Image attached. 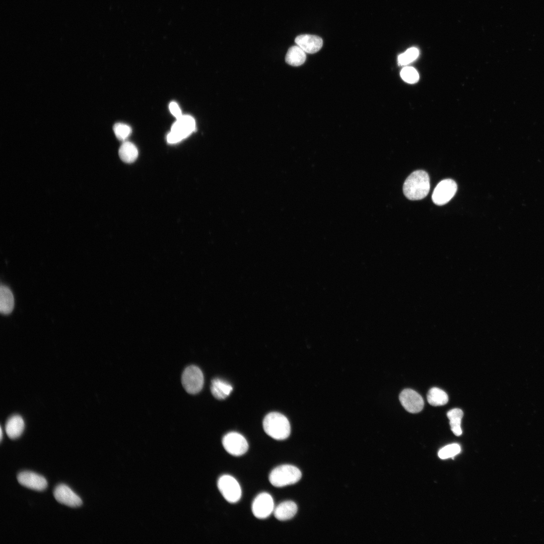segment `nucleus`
<instances>
[{
  "mask_svg": "<svg viewBox=\"0 0 544 544\" xmlns=\"http://www.w3.org/2000/svg\"><path fill=\"white\" fill-rule=\"evenodd\" d=\"M295 42L304 52L311 54L318 51L323 45V40L321 37L310 34L297 36L295 39Z\"/></svg>",
  "mask_w": 544,
  "mask_h": 544,
  "instance_id": "13",
  "label": "nucleus"
},
{
  "mask_svg": "<svg viewBox=\"0 0 544 544\" xmlns=\"http://www.w3.org/2000/svg\"><path fill=\"white\" fill-rule=\"evenodd\" d=\"M460 451L459 445L454 443L447 445L440 449L438 452V456L441 459H446L455 456Z\"/></svg>",
  "mask_w": 544,
  "mask_h": 544,
  "instance_id": "24",
  "label": "nucleus"
},
{
  "mask_svg": "<svg viewBox=\"0 0 544 544\" xmlns=\"http://www.w3.org/2000/svg\"><path fill=\"white\" fill-rule=\"evenodd\" d=\"M2 437H3L2 429V428H1V441H2Z\"/></svg>",
  "mask_w": 544,
  "mask_h": 544,
  "instance_id": "27",
  "label": "nucleus"
},
{
  "mask_svg": "<svg viewBox=\"0 0 544 544\" xmlns=\"http://www.w3.org/2000/svg\"><path fill=\"white\" fill-rule=\"evenodd\" d=\"M25 424L23 418L19 415L10 417L6 424V432L8 437L14 439L18 438L23 433Z\"/></svg>",
  "mask_w": 544,
  "mask_h": 544,
  "instance_id": "15",
  "label": "nucleus"
},
{
  "mask_svg": "<svg viewBox=\"0 0 544 544\" xmlns=\"http://www.w3.org/2000/svg\"><path fill=\"white\" fill-rule=\"evenodd\" d=\"M301 476V472L297 467L284 464L276 467L271 471L269 481L275 487H283L297 483Z\"/></svg>",
  "mask_w": 544,
  "mask_h": 544,
  "instance_id": "3",
  "label": "nucleus"
},
{
  "mask_svg": "<svg viewBox=\"0 0 544 544\" xmlns=\"http://www.w3.org/2000/svg\"><path fill=\"white\" fill-rule=\"evenodd\" d=\"M0 311L2 314L12 312L14 307V298L11 290L6 286L1 285L0 290Z\"/></svg>",
  "mask_w": 544,
  "mask_h": 544,
  "instance_id": "17",
  "label": "nucleus"
},
{
  "mask_svg": "<svg viewBox=\"0 0 544 544\" xmlns=\"http://www.w3.org/2000/svg\"><path fill=\"white\" fill-rule=\"evenodd\" d=\"M457 189L456 182L451 179L441 181L435 188L432 199L438 206L447 203L454 196Z\"/></svg>",
  "mask_w": 544,
  "mask_h": 544,
  "instance_id": "7",
  "label": "nucleus"
},
{
  "mask_svg": "<svg viewBox=\"0 0 544 544\" xmlns=\"http://www.w3.org/2000/svg\"><path fill=\"white\" fill-rule=\"evenodd\" d=\"M263 428L265 432L276 440L287 438L291 432V427L288 419L278 412H271L264 417Z\"/></svg>",
  "mask_w": 544,
  "mask_h": 544,
  "instance_id": "2",
  "label": "nucleus"
},
{
  "mask_svg": "<svg viewBox=\"0 0 544 544\" xmlns=\"http://www.w3.org/2000/svg\"><path fill=\"white\" fill-rule=\"evenodd\" d=\"M427 400L429 404L433 406H441L447 403L448 396L443 390L433 387L428 392Z\"/></svg>",
  "mask_w": 544,
  "mask_h": 544,
  "instance_id": "21",
  "label": "nucleus"
},
{
  "mask_svg": "<svg viewBox=\"0 0 544 544\" xmlns=\"http://www.w3.org/2000/svg\"><path fill=\"white\" fill-rule=\"evenodd\" d=\"M306 59V52L298 45H294L290 47L285 57L286 62L294 66L303 64Z\"/></svg>",
  "mask_w": 544,
  "mask_h": 544,
  "instance_id": "18",
  "label": "nucleus"
},
{
  "mask_svg": "<svg viewBox=\"0 0 544 544\" xmlns=\"http://www.w3.org/2000/svg\"><path fill=\"white\" fill-rule=\"evenodd\" d=\"M218 488L226 501L231 503L237 502L241 497V487L233 477L223 475L218 481Z\"/></svg>",
  "mask_w": 544,
  "mask_h": 544,
  "instance_id": "6",
  "label": "nucleus"
},
{
  "mask_svg": "<svg viewBox=\"0 0 544 544\" xmlns=\"http://www.w3.org/2000/svg\"><path fill=\"white\" fill-rule=\"evenodd\" d=\"M17 480L23 486L36 491H43L47 486V482L43 477L31 471L19 473Z\"/></svg>",
  "mask_w": 544,
  "mask_h": 544,
  "instance_id": "12",
  "label": "nucleus"
},
{
  "mask_svg": "<svg viewBox=\"0 0 544 544\" xmlns=\"http://www.w3.org/2000/svg\"><path fill=\"white\" fill-rule=\"evenodd\" d=\"M418 55L419 50L417 48L415 47L409 48L398 56V63L401 65L409 64L414 60Z\"/></svg>",
  "mask_w": 544,
  "mask_h": 544,
  "instance_id": "22",
  "label": "nucleus"
},
{
  "mask_svg": "<svg viewBox=\"0 0 544 544\" xmlns=\"http://www.w3.org/2000/svg\"><path fill=\"white\" fill-rule=\"evenodd\" d=\"M195 128L194 118L189 115H182L172 125L171 131L167 136V142L169 144L177 143L188 137Z\"/></svg>",
  "mask_w": 544,
  "mask_h": 544,
  "instance_id": "4",
  "label": "nucleus"
},
{
  "mask_svg": "<svg viewBox=\"0 0 544 544\" xmlns=\"http://www.w3.org/2000/svg\"><path fill=\"white\" fill-rule=\"evenodd\" d=\"M298 508L295 503L291 501L283 502L274 510L275 517L279 520L285 521L292 518L296 514Z\"/></svg>",
  "mask_w": 544,
  "mask_h": 544,
  "instance_id": "14",
  "label": "nucleus"
},
{
  "mask_svg": "<svg viewBox=\"0 0 544 544\" xmlns=\"http://www.w3.org/2000/svg\"><path fill=\"white\" fill-rule=\"evenodd\" d=\"M399 398L403 407L410 413H417L423 409L424 402L422 397L413 389L403 390Z\"/></svg>",
  "mask_w": 544,
  "mask_h": 544,
  "instance_id": "10",
  "label": "nucleus"
},
{
  "mask_svg": "<svg viewBox=\"0 0 544 544\" xmlns=\"http://www.w3.org/2000/svg\"><path fill=\"white\" fill-rule=\"evenodd\" d=\"M463 415L462 411L458 408L453 409L448 411L447 414V416L450 421L451 429L456 436H460L462 434L461 421Z\"/></svg>",
  "mask_w": 544,
  "mask_h": 544,
  "instance_id": "20",
  "label": "nucleus"
},
{
  "mask_svg": "<svg viewBox=\"0 0 544 544\" xmlns=\"http://www.w3.org/2000/svg\"><path fill=\"white\" fill-rule=\"evenodd\" d=\"M169 107L170 112L177 119L182 115L179 106L175 102H171L169 104Z\"/></svg>",
  "mask_w": 544,
  "mask_h": 544,
  "instance_id": "26",
  "label": "nucleus"
},
{
  "mask_svg": "<svg viewBox=\"0 0 544 544\" xmlns=\"http://www.w3.org/2000/svg\"><path fill=\"white\" fill-rule=\"evenodd\" d=\"M252 511L255 517L265 519L274 512V502L272 497L267 493L258 495L253 501Z\"/></svg>",
  "mask_w": 544,
  "mask_h": 544,
  "instance_id": "9",
  "label": "nucleus"
},
{
  "mask_svg": "<svg viewBox=\"0 0 544 544\" xmlns=\"http://www.w3.org/2000/svg\"><path fill=\"white\" fill-rule=\"evenodd\" d=\"M113 131L116 138L120 141H124L131 132L129 126L122 123H116L113 126Z\"/></svg>",
  "mask_w": 544,
  "mask_h": 544,
  "instance_id": "23",
  "label": "nucleus"
},
{
  "mask_svg": "<svg viewBox=\"0 0 544 544\" xmlns=\"http://www.w3.org/2000/svg\"><path fill=\"white\" fill-rule=\"evenodd\" d=\"M120 158L125 163L134 162L138 156V150L136 146L131 142H124L119 149Z\"/></svg>",
  "mask_w": 544,
  "mask_h": 544,
  "instance_id": "19",
  "label": "nucleus"
},
{
  "mask_svg": "<svg viewBox=\"0 0 544 544\" xmlns=\"http://www.w3.org/2000/svg\"><path fill=\"white\" fill-rule=\"evenodd\" d=\"M53 495L58 502L67 506L76 507L82 504L81 499L70 488L64 484L58 485L55 487Z\"/></svg>",
  "mask_w": 544,
  "mask_h": 544,
  "instance_id": "11",
  "label": "nucleus"
},
{
  "mask_svg": "<svg viewBox=\"0 0 544 544\" xmlns=\"http://www.w3.org/2000/svg\"><path fill=\"white\" fill-rule=\"evenodd\" d=\"M402 79L409 83H415L419 80V74L413 67L407 66L403 68L400 72Z\"/></svg>",
  "mask_w": 544,
  "mask_h": 544,
  "instance_id": "25",
  "label": "nucleus"
},
{
  "mask_svg": "<svg viewBox=\"0 0 544 544\" xmlns=\"http://www.w3.org/2000/svg\"><path fill=\"white\" fill-rule=\"evenodd\" d=\"M222 444L225 449L234 456L242 455L248 449L246 439L240 434L235 432L226 434L223 438Z\"/></svg>",
  "mask_w": 544,
  "mask_h": 544,
  "instance_id": "8",
  "label": "nucleus"
},
{
  "mask_svg": "<svg viewBox=\"0 0 544 544\" xmlns=\"http://www.w3.org/2000/svg\"><path fill=\"white\" fill-rule=\"evenodd\" d=\"M181 381L185 390L190 394H196L202 388L204 377L201 370L197 366L191 365L183 372Z\"/></svg>",
  "mask_w": 544,
  "mask_h": 544,
  "instance_id": "5",
  "label": "nucleus"
},
{
  "mask_svg": "<svg viewBox=\"0 0 544 544\" xmlns=\"http://www.w3.org/2000/svg\"><path fill=\"white\" fill-rule=\"evenodd\" d=\"M430 188V178L425 171L417 170L411 173L405 180L403 191L410 200H420L425 197Z\"/></svg>",
  "mask_w": 544,
  "mask_h": 544,
  "instance_id": "1",
  "label": "nucleus"
},
{
  "mask_svg": "<svg viewBox=\"0 0 544 544\" xmlns=\"http://www.w3.org/2000/svg\"><path fill=\"white\" fill-rule=\"evenodd\" d=\"M233 390L232 385L227 381L215 378L212 380L211 390L213 395L218 399H224L228 397Z\"/></svg>",
  "mask_w": 544,
  "mask_h": 544,
  "instance_id": "16",
  "label": "nucleus"
}]
</instances>
